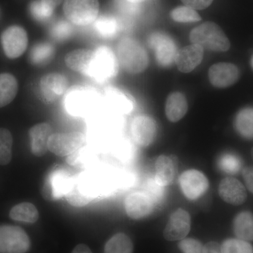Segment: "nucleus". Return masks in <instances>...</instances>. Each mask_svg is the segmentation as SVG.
I'll return each instance as SVG.
<instances>
[{
  "mask_svg": "<svg viewBox=\"0 0 253 253\" xmlns=\"http://www.w3.org/2000/svg\"><path fill=\"white\" fill-rule=\"evenodd\" d=\"M105 184L94 173H82L71 177L65 197L71 206L83 207L104 194Z\"/></svg>",
  "mask_w": 253,
  "mask_h": 253,
  "instance_id": "1",
  "label": "nucleus"
},
{
  "mask_svg": "<svg viewBox=\"0 0 253 253\" xmlns=\"http://www.w3.org/2000/svg\"><path fill=\"white\" fill-rule=\"evenodd\" d=\"M99 102V95L91 86L75 85L65 94L64 106L69 114L84 116L93 112Z\"/></svg>",
  "mask_w": 253,
  "mask_h": 253,
  "instance_id": "2",
  "label": "nucleus"
},
{
  "mask_svg": "<svg viewBox=\"0 0 253 253\" xmlns=\"http://www.w3.org/2000/svg\"><path fill=\"white\" fill-rule=\"evenodd\" d=\"M191 42L203 49L214 51H225L230 42L224 32L217 24L207 22L194 28L190 35Z\"/></svg>",
  "mask_w": 253,
  "mask_h": 253,
  "instance_id": "3",
  "label": "nucleus"
},
{
  "mask_svg": "<svg viewBox=\"0 0 253 253\" xmlns=\"http://www.w3.org/2000/svg\"><path fill=\"white\" fill-rule=\"evenodd\" d=\"M118 71V61L116 55L108 46H101L94 50L86 76L98 83H106L114 78Z\"/></svg>",
  "mask_w": 253,
  "mask_h": 253,
  "instance_id": "4",
  "label": "nucleus"
},
{
  "mask_svg": "<svg viewBox=\"0 0 253 253\" xmlns=\"http://www.w3.org/2000/svg\"><path fill=\"white\" fill-rule=\"evenodd\" d=\"M118 58L123 67L130 73L142 72L149 62L146 50L137 41L131 38H125L120 42Z\"/></svg>",
  "mask_w": 253,
  "mask_h": 253,
  "instance_id": "5",
  "label": "nucleus"
},
{
  "mask_svg": "<svg viewBox=\"0 0 253 253\" xmlns=\"http://www.w3.org/2000/svg\"><path fill=\"white\" fill-rule=\"evenodd\" d=\"M117 114L109 109V111L98 112L93 116L89 122L88 131L92 142L104 143L117 134L122 126Z\"/></svg>",
  "mask_w": 253,
  "mask_h": 253,
  "instance_id": "6",
  "label": "nucleus"
},
{
  "mask_svg": "<svg viewBox=\"0 0 253 253\" xmlns=\"http://www.w3.org/2000/svg\"><path fill=\"white\" fill-rule=\"evenodd\" d=\"M98 0H65L63 11L70 22L86 26L94 22L99 14Z\"/></svg>",
  "mask_w": 253,
  "mask_h": 253,
  "instance_id": "7",
  "label": "nucleus"
},
{
  "mask_svg": "<svg viewBox=\"0 0 253 253\" xmlns=\"http://www.w3.org/2000/svg\"><path fill=\"white\" fill-rule=\"evenodd\" d=\"M30 246L29 237L21 228L0 226V253H26Z\"/></svg>",
  "mask_w": 253,
  "mask_h": 253,
  "instance_id": "8",
  "label": "nucleus"
},
{
  "mask_svg": "<svg viewBox=\"0 0 253 253\" xmlns=\"http://www.w3.org/2000/svg\"><path fill=\"white\" fill-rule=\"evenodd\" d=\"M85 142V136L80 131L55 133L50 136L48 150L58 156H68L73 154Z\"/></svg>",
  "mask_w": 253,
  "mask_h": 253,
  "instance_id": "9",
  "label": "nucleus"
},
{
  "mask_svg": "<svg viewBox=\"0 0 253 253\" xmlns=\"http://www.w3.org/2000/svg\"><path fill=\"white\" fill-rule=\"evenodd\" d=\"M1 42L6 56L9 59H16L27 49V33L21 26H10L1 34Z\"/></svg>",
  "mask_w": 253,
  "mask_h": 253,
  "instance_id": "10",
  "label": "nucleus"
},
{
  "mask_svg": "<svg viewBox=\"0 0 253 253\" xmlns=\"http://www.w3.org/2000/svg\"><path fill=\"white\" fill-rule=\"evenodd\" d=\"M71 176L63 168L52 169L44 181L42 194L46 201H57L65 196Z\"/></svg>",
  "mask_w": 253,
  "mask_h": 253,
  "instance_id": "11",
  "label": "nucleus"
},
{
  "mask_svg": "<svg viewBox=\"0 0 253 253\" xmlns=\"http://www.w3.org/2000/svg\"><path fill=\"white\" fill-rule=\"evenodd\" d=\"M179 185L184 196L194 201L199 199L209 188V181L204 173L196 169H189L181 174Z\"/></svg>",
  "mask_w": 253,
  "mask_h": 253,
  "instance_id": "12",
  "label": "nucleus"
},
{
  "mask_svg": "<svg viewBox=\"0 0 253 253\" xmlns=\"http://www.w3.org/2000/svg\"><path fill=\"white\" fill-rule=\"evenodd\" d=\"M149 44L155 50L156 59L161 66H168L175 61L177 49L174 42L167 35L154 33L149 38Z\"/></svg>",
  "mask_w": 253,
  "mask_h": 253,
  "instance_id": "13",
  "label": "nucleus"
},
{
  "mask_svg": "<svg viewBox=\"0 0 253 253\" xmlns=\"http://www.w3.org/2000/svg\"><path fill=\"white\" fill-rule=\"evenodd\" d=\"M67 78L60 73H49L42 78L40 83L42 96L46 102L53 103L68 90Z\"/></svg>",
  "mask_w": 253,
  "mask_h": 253,
  "instance_id": "14",
  "label": "nucleus"
},
{
  "mask_svg": "<svg viewBox=\"0 0 253 253\" xmlns=\"http://www.w3.org/2000/svg\"><path fill=\"white\" fill-rule=\"evenodd\" d=\"M191 229V217L185 210H176L169 217L164 229L165 239L169 241H180L184 239Z\"/></svg>",
  "mask_w": 253,
  "mask_h": 253,
  "instance_id": "15",
  "label": "nucleus"
},
{
  "mask_svg": "<svg viewBox=\"0 0 253 253\" xmlns=\"http://www.w3.org/2000/svg\"><path fill=\"white\" fill-rule=\"evenodd\" d=\"M131 133L136 144L146 147L153 142L156 136V122L148 116H137L131 122Z\"/></svg>",
  "mask_w": 253,
  "mask_h": 253,
  "instance_id": "16",
  "label": "nucleus"
},
{
  "mask_svg": "<svg viewBox=\"0 0 253 253\" xmlns=\"http://www.w3.org/2000/svg\"><path fill=\"white\" fill-rule=\"evenodd\" d=\"M104 101L111 111L118 114H129L134 107V101L130 94L115 86L106 88Z\"/></svg>",
  "mask_w": 253,
  "mask_h": 253,
  "instance_id": "17",
  "label": "nucleus"
},
{
  "mask_svg": "<svg viewBox=\"0 0 253 253\" xmlns=\"http://www.w3.org/2000/svg\"><path fill=\"white\" fill-rule=\"evenodd\" d=\"M154 201L144 192L133 193L125 201L126 214L134 219L147 217L154 211Z\"/></svg>",
  "mask_w": 253,
  "mask_h": 253,
  "instance_id": "18",
  "label": "nucleus"
},
{
  "mask_svg": "<svg viewBox=\"0 0 253 253\" xmlns=\"http://www.w3.org/2000/svg\"><path fill=\"white\" fill-rule=\"evenodd\" d=\"M239 77V71L235 65L229 63H219L209 70V79L217 87H227L234 84Z\"/></svg>",
  "mask_w": 253,
  "mask_h": 253,
  "instance_id": "19",
  "label": "nucleus"
},
{
  "mask_svg": "<svg viewBox=\"0 0 253 253\" xmlns=\"http://www.w3.org/2000/svg\"><path fill=\"white\" fill-rule=\"evenodd\" d=\"M219 194L227 204L239 206L247 199L246 188L241 181L233 177H226L219 186Z\"/></svg>",
  "mask_w": 253,
  "mask_h": 253,
  "instance_id": "20",
  "label": "nucleus"
},
{
  "mask_svg": "<svg viewBox=\"0 0 253 253\" xmlns=\"http://www.w3.org/2000/svg\"><path fill=\"white\" fill-rule=\"evenodd\" d=\"M203 57L204 49L193 44L178 51L175 62L181 72L190 73L199 66Z\"/></svg>",
  "mask_w": 253,
  "mask_h": 253,
  "instance_id": "21",
  "label": "nucleus"
},
{
  "mask_svg": "<svg viewBox=\"0 0 253 253\" xmlns=\"http://www.w3.org/2000/svg\"><path fill=\"white\" fill-rule=\"evenodd\" d=\"M51 134L52 129L48 123L36 125L30 129L31 151L37 157H42L47 152L48 141Z\"/></svg>",
  "mask_w": 253,
  "mask_h": 253,
  "instance_id": "22",
  "label": "nucleus"
},
{
  "mask_svg": "<svg viewBox=\"0 0 253 253\" xmlns=\"http://www.w3.org/2000/svg\"><path fill=\"white\" fill-rule=\"evenodd\" d=\"M156 180L163 186L169 185L174 180L178 170V161L174 156H160L156 160Z\"/></svg>",
  "mask_w": 253,
  "mask_h": 253,
  "instance_id": "23",
  "label": "nucleus"
},
{
  "mask_svg": "<svg viewBox=\"0 0 253 253\" xmlns=\"http://www.w3.org/2000/svg\"><path fill=\"white\" fill-rule=\"evenodd\" d=\"M94 51L89 49H78L71 51L65 57V62L68 68L76 72L85 75L87 73Z\"/></svg>",
  "mask_w": 253,
  "mask_h": 253,
  "instance_id": "24",
  "label": "nucleus"
},
{
  "mask_svg": "<svg viewBox=\"0 0 253 253\" xmlns=\"http://www.w3.org/2000/svg\"><path fill=\"white\" fill-rule=\"evenodd\" d=\"M188 110L187 101L181 93H172L168 96L166 113L171 122H177L185 116Z\"/></svg>",
  "mask_w": 253,
  "mask_h": 253,
  "instance_id": "25",
  "label": "nucleus"
},
{
  "mask_svg": "<svg viewBox=\"0 0 253 253\" xmlns=\"http://www.w3.org/2000/svg\"><path fill=\"white\" fill-rule=\"evenodd\" d=\"M234 234L238 239L246 241H253V214L244 211L236 215L234 220Z\"/></svg>",
  "mask_w": 253,
  "mask_h": 253,
  "instance_id": "26",
  "label": "nucleus"
},
{
  "mask_svg": "<svg viewBox=\"0 0 253 253\" xmlns=\"http://www.w3.org/2000/svg\"><path fill=\"white\" fill-rule=\"evenodd\" d=\"M18 91V82L9 73L0 74V108L10 104L16 97Z\"/></svg>",
  "mask_w": 253,
  "mask_h": 253,
  "instance_id": "27",
  "label": "nucleus"
},
{
  "mask_svg": "<svg viewBox=\"0 0 253 253\" xmlns=\"http://www.w3.org/2000/svg\"><path fill=\"white\" fill-rule=\"evenodd\" d=\"M9 216L15 221L33 224L39 219V212L34 205L25 202L13 207L10 211Z\"/></svg>",
  "mask_w": 253,
  "mask_h": 253,
  "instance_id": "28",
  "label": "nucleus"
},
{
  "mask_svg": "<svg viewBox=\"0 0 253 253\" xmlns=\"http://www.w3.org/2000/svg\"><path fill=\"white\" fill-rule=\"evenodd\" d=\"M55 49L52 44L41 42L33 46L30 52V61L35 66H43L54 57Z\"/></svg>",
  "mask_w": 253,
  "mask_h": 253,
  "instance_id": "29",
  "label": "nucleus"
},
{
  "mask_svg": "<svg viewBox=\"0 0 253 253\" xmlns=\"http://www.w3.org/2000/svg\"><path fill=\"white\" fill-rule=\"evenodd\" d=\"M235 127L238 132L246 139H253V108H246L238 113Z\"/></svg>",
  "mask_w": 253,
  "mask_h": 253,
  "instance_id": "30",
  "label": "nucleus"
},
{
  "mask_svg": "<svg viewBox=\"0 0 253 253\" xmlns=\"http://www.w3.org/2000/svg\"><path fill=\"white\" fill-rule=\"evenodd\" d=\"M132 253V242L126 234L123 233H119L111 237L104 248V253Z\"/></svg>",
  "mask_w": 253,
  "mask_h": 253,
  "instance_id": "31",
  "label": "nucleus"
},
{
  "mask_svg": "<svg viewBox=\"0 0 253 253\" xmlns=\"http://www.w3.org/2000/svg\"><path fill=\"white\" fill-rule=\"evenodd\" d=\"M95 21V30L102 38L110 39L118 34L120 24L116 18L111 16H102Z\"/></svg>",
  "mask_w": 253,
  "mask_h": 253,
  "instance_id": "32",
  "label": "nucleus"
},
{
  "mask_svg": "<svg viewBox=\"0 0 253 253\" xmlns=\"http://www.w3.org/2000/svg\"><path fill=\"white\" fill-rule=\"evenodd\" d=\"M95 157L96 154L94 150L88 146H83L68 156L66 161L71 166L84 168L89 166L94 161Z\"/></svg>",
  "mask_w": 253,
  "mask_h": 253,
  "instance_id": "33",
  "label": "nucleus"
},
{
  "mask_svg": "<svg viewBox=\"0 0 253 253\" xmlns=\"http://www.w3.org/2000/svg\"><path fill=\"white\" fill-rule=\"evenodd\" d=\"M13 137L7 129L0 128V166L9 164L12 158Z\"/></svg>",
  "mask_w": 253,
  "mask_h": 253,
  "instance_id": "34",
  "label": "nucleus"
},
{
  "mask_svg": "<svg viewBox=\"0 0 253 253\" xmlns=\"http://www.w3.org/2000/svg\"><path fill=\"white\" fill-rule=\"evenodd\" d=\"M218 167L222 172L229 174H235L242 168V161L237 155L226 153L221 155L217 161Z\"/></svg>",
  "mask_w": 253,
  "mask_h": 253,
  "instance_id": "35",
  "label": "nucleus"
},
{
  "mask_svg": "<svg viewBox=\"0 0 253 253\" xmlns=\"http://www.w3.org/2000/svg\"><path fill=\"white\" fill-rule=\"evenodd\" d=\"M73 33V23L63 19L55 22L50 30L51 36L58 42L66 41Z\"/></svg>",
  "mask_w": 253,
  "mask_h": 253,
  "instance_id": "36",
  "label": "nucleus"
},
{
  "mask_svg": "<svg viewBox=\"0 0 253 253\" xmlns=\"http://www.w3.org/2000/svg\"><path fill=\"white\" fill-rule=\"evenodd\" d=\"M222 253H253V247L248 241L239 239L226 240L221 246Z\"/></svg>",
  "mask_w": 253,
  "mask_h": 253,
  "instance_id": "37",
  "label": "nucleus"
},
{
  "mask_svg": "<svg viewBox=\"0 0 253 253\" xmlns=\"http://www.w3.org/2000/svg\"><path fill=\"white\" fill-rule=\"evenodd\" d=\"M171 17L174 21L181 23L197 22L201 18L195 9L189 6H179L172 10Z\"/></svg>",
  "mask_w": 253,
  "mask_h": 253,
  "instance_id": "38",
  "label": "nucleus"
},
{
  "mask_svg": "<svg viewBox=\"0 0 253 253\" xmlns=\"http://www.w3.org/2000/svg\"><path fill=\"white\" fill-rule=\"evenodd\" d=\"M30 11L35 19L44 22L51 17L54 11L46 7L42 3L41 0H35L30 5Z\"/></svg>",
  "mask_w": 253,
  "mask_h": 253,
  "instance_id": "39",
  "label": "nucleus"
},
{
  "mask_svg": "<svg viewBox=\"0 0 253 253\" xmlns=\"http://www.w3.org/2000/svg\"><path fill=\"white\" fill-rule=\"evenodd\" d=\"M146 191V194L154 201L155 206L162 203L164 197V186L161 185L155 177L147 181Z\"/></svg>",
  "mask_w": 253,
  "mask_h": 253,
  "instance_id": "40",
  "label": "nucleus"
},
{
  "mask_svg": "<svg viewBox=\"0 0 253 253\" xmlns=\"http://www.w3.org/2000/svg\"><path fill=\"white\" fill-rule=\"evenodd\" d=\"M179 250L183 253H204V246L198 240L184 239L179 243Z\"/></svg>",
  "mask_w": 253,
  "mask_h": 253,
  "instance_id": "41",
  "label": "nucleus"
},
{
  "mask_svg": "<svg viewBox=\"0 0 253 253\" xmlns=\"http://www.w3.org/2000/svg\"><path fill=\"white\" fill-rule=\"evenodd\" d=\"M117 5L120 11L126 15H134L139 11V4L131 2L128 0H117Z\"/></svg>",
  "mask_w": 253,
  "mask_h": 253,
  "instance_id": "42",
  "label": "nucleus"
},
{
  "mask_svg": "<svg viewBox=\"0 0 253 253\" xmlns=\"http://www.w3.org/2000/svg\"><path fill=\"white\" fill-rule=\"evenodd\" d=\"M116 151L120 157H127L131 154L132 146L127 141L123 140L118 143Z\"/></svg>",
  "mask_w": 253,
  "mask_h": 253,
  "instance_id": "43",
  "label": "nucleus"
},
{
  "mask_svg": "<svg viewBox=\"0 0 253 253\" xmlns=\"http://www.w3.org/2000/svg\"><path fill=\"white\" fill-rule=\"evenodd\" d=\"M186 6L194 9H204L208 7L213 0H181Z\"/></svg>",
  "mask_w": 253,
  "mask_h": 253,
  "instance_id": "44",
  "label": "nucleus"
},
{
  "mask_svg": "<svg viewBox=\"0 0 253 253\" xmlns=\"http://www.w3.org/2000/svg\"><path fill=\"white\" fill-rule=\"evenodd\" d=\"M243 177H244L246 186L251 193L253 194V167L245 168L243 170Z\"/></svg>",
  "mask_w": 253,
  "mask_h": 253,
  "instance_id": "45",
  "label": "nucleus"
},
{
  "mask_svg": "<svg viewBox=\"0 0 253 253\" xmlns=\"http://www.w3.org/2000/svg\"><path fill=\"white\" fill-rule=\"evenodd\" d=\"M204 253H222L221 252V246L217 243H208L204 246Z\"/></svg>",
  "mask_w": 253,
  "mask_h": 253,
  "instance_id": "46",
  "label": "nucleus"
},
{
  "mask_svg": "<svg viewBox=\"0 0 253 253\" xmlns=\"http://www.w3.org/2000/svg\"><path fill=\"white\" fill-rule=\"evenodd\" d=\"M62 1L63 0H41L43 4L45 5L46 7L53 10V11L56 6H59L62 2Z\"/></svg>",
  "mask_w": 253,
  "mask_h": 253,
  "instance_id": "47",
  "label": "nucleus"
},
{
  "mask_svg": "<svg viewBox=\"0 0 253 253\" xmlns=\"http://www.w3.org/2000/svg\"><path fill=\"white\" fill-rule=\"evenodd\" d=\"M71 253H93L90 249L84 244L78 245Z\"/></svg>",
  "mask_w": 253,
  "mask_h": 253,
  "instance_id": "48",
  "label": "nucleus"
},
{
  "mask_svg": "<svg viewBox=\"0 0 253 253\" xmlns=\"http://www.w3.org/2000/svg\"><path fill=\"white\" fill-rule=\"evenodd\" d=\"M128 1H131V2L136 3V4H139V3L142 2L145 0H128Z\"/></svg>",
  "mask_w": 253,
  "mask_h": 253,
  "instance_id": "49",
  "label": "nucleus"
},
{
  "mask_svg": "<svg viewBox=\"0 0 253 253\" xmlns=\"http://www.w3.org/2000/svg\"><path fill=\"white\" fill-rule=\"evenodd\" d=\"M251 156H252V158L253 159V148L252 150H251Z\"/></svg>",
  "mask_w": 253,
  "mask_h": 253,
  "instance_id": "50",
  "label": "nucleus"
},
{
  "mask_svg": "<svg viewBox=\"0 0 253 253\" xmlns=\"http://www.w3.org/2000/svg\"><path fill=\"white\" fill-rule=\"evenodd\" d=\"M252 65H253V60H252Z\"/></svg>",
  "mask_w": 253,
  "mask_h": 253,
  "instance_id": "51",
  "label": "nucleus"
}]
</instances>
